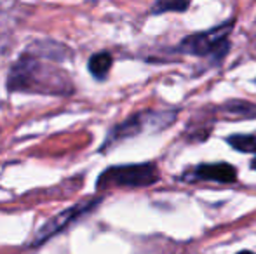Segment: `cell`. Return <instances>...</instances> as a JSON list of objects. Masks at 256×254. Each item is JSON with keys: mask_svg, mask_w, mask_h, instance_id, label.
Wrapping results in <instances>:
<instances>
[{"mask_svg": "<svg viewBox=\"0 0 256 254\" xmlns=\"http://www.w3.org/2000/svg\"><path fill=\"white\" fill-rule=\"evenodd\" d=\"M237 254H254V253H251V251H240V253H237Z\"/></svg>", "mask_w": 256, "mask_h": 254, "instance_id": "11", "label": "cell"}, {"mask_svg": "<svg viewBox=\"0 0 256 254\" xmlns=\"http://www.w3.org/2000/svg\"><path fill=\"white\" fill-rule=\"evenodd\" d=\"M251 167H253V169L256 171V157H254V159H253V162H251Z\"/></svg>", "mask_w": 256, "mask_h": 254, "instance_id": "10", "label": "cell"}, {"mask_svg": "<svg viewBox=\"0 0 256 254\" xmlns=\"http://www.w3.org/2000/svg\"><path fill=\"white\" fill-rule=\"evenodd\" d=\"M226 143L240 153H256V134H232Z\"/></svg>", "mask_w": 256, "mask_h": 254, "instance_id": "7", "label": "cell"}, {"mask_svg": "<svg viewBox=\"0 0 256 254\" xmlns=\"http://www.w3.org/2000/svg\"><path fill=\"white\" fill-rule=\"evenodd\" d=\"M158 180V171L154 164H132V166H115L106 169L100 176L98 188L106 187H148Z\"/></svg>", "mask_w": 256, "mask_h": 254, "instance_id": "2", "label": "cell"}, {"mask_svg": "<svg viewBox=\"0 0 256 254\" xmlns=\"http://www.w3.org/2000/svg\"><path fill=\"white\" fill-rule=\"evenodd\" d=\"M228 106V112L232 113H240V115H246V117H254L256 115V106L251 105V103L246 101H230L226 103Z\"/></svg>", "mask_w": 256, "mask_h": 254, "instance_id": "9", "label": "cell"}, {"mask_svg": "<svg viewBox=\"0 0 256 254\" xmlns=\"http://www.w3.org/2000/svg\"><path fill=\"white\" fill-rule=\"evenodd\" d=\"M185 181H214V183H236L237 169L226 162L200 164L192 173H186Z\"/></svg>", "mask_w": 256, "mask_h": 254, "instance_id": "4", "label": "cell"}, {"mask_svg": "<svg viewBox=\"0 0 256 254\" xmlns=\"http://www.w3.org/2000/svg\"><path fill=\"white\" fill-rule=\"evenodd\" d=\"M190 5L188 0H155L152 12L160 14V12H183Z\"/></svg>", "mask_w": 256, "mask_h": 254, "instance_id": "8", "label": "cell"}, {"mask_svg": "<svg viewBox=\"0 0 256 254\" xmlns=\"http://www.w3.org/2000/svg\"><path fill=\"white\" fill-rule=\"evenodd\" d=\"M234 28V21L220 24L204 33H196L186 37L180 45V51L188 52L194 56H202V58H212L214 61H222L228 52V33Z\"/></svg>", "mask_w": 256, "mask_h": 254, "instance_id": "1", "label": "cell"}, {"mask_svg": "<svg viewBox=\"0 0 256 254\" xmlns=\"http://www.w3.org/2000/svg\"><path fill=\"white\" fill-rule=\"evenodd\" d=\"M112 63H114V58H112L110 52H98L89 59V71L92 73V77L103 80L110 71Z\"/></svg>", "mask_w": 256, "mask_h": 254, "instance_id": "6", "label": "cell"}, {"mask_svg": "<svg viewBox=\"0 0 256 254\" xmlns=\"http://www.w3.org/2000/svg\"><path fill=\"white\" fill-rule=\"evenodd\" d=\"M96 204H98V200H91V202H80V204H77V206L70 207V209L63 211L61 214H58L56 218H52L49 223H46L44 227L40 228V232L37 234V239H35L34 246L42 244V242L48 241L49 237H52L54 234L61 232L68 223H72V221L77 220L78 216H82L84 213H88V211L92 209Z\"/></svg>", "mask_w": 256, "mask_h": 254, "instance_id": "5", "label": "cell"}, {"mask_svg": "<svg viewBox=\"0 0 256 254\" xmlns=\"http://www.w3.org/2000/svg\"><path fill=\"white\" fill-rule=\"evenodd\" d=\"M174 119L176 113L172 112H142L115 127L112 134L108 136L106 145H110L112 141H117V139L131 138V136L145 131H158L162 127L171 126Z\"/></svg>", "mask_w": 256, "mask_h": 254, "instance_id": "3", "label": "cell"}]
</instances>
